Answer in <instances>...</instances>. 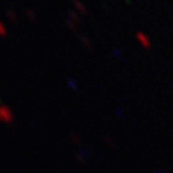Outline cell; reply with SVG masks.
Instances as JSON below:
<instances>
[{
	"mask_svg": "<svg viewBox=\"0 0 173 173\" xmlns=\"http://www.w3.org/2000/svg\"><path fill=\"white\" fill-rule=\"evenodd\" d=\"M68 19H71L75 25H81V16H79L75 11H70L68 13Z\"/></svg>",
	"mask_w": 173,
	"mask_h": 173,
	"instance_id": "6",
	"label": "cell"
},
{
	"mask_svg": "<svg viewBox=\"0 0 173 173\" xmlns=\"http://www.w3.org/2000/svg\"><path fill=\"white\" fill-rule=\"evenodd\" d=\"M5 14H7L8 19H10L13 23H18L19 22V16H18V14H16L15 10H13V8H8V10L5 11Z\"/></svg>",
	"mask_w": 173,
	"mask_h": 173,
	"instance_id": "3",
	"label": "cell"
},
{
	"mask_svg": "<svg viewBox=\"0 0 173 173\" xmlns=\"http://www.w3.org/2000/svg\"><path fill=\"white\" fill-rule=\"evenodd\" d=\"M136 40L139 41L140 44H142L143 48H147V49H150V48H151L150 38H149V37L146 36L145 33H142V31H138V33H136Z\"/></svg>",
	"mask_w": 173,
	"mask_h": 173,
	"instance_id": "2",
	"label": "cell"
},
{
	"mask_svg": "<svg viewBox=\"0 0 173 173\" xmlns=\"http://www.w3.org/2000/svg\"><path fill=\"white\" fill-rule=\"evenodd\" d=\"M25 14H26V16H27V18L31 20V22H36V20H37L36 13H34V10H31V8H26V10H25Z\"/></svg>",
	"mask_w": 173,
	"mask_h": 173,
	"instance_id": "7",
	"label": "cell"
},
{
	"mask_svg": "<svg viewBox=\"0 0 173 173\" xmlns=\"http://www.w3.org/2000/svg\"><path fill=\"white\" fill-rule=\"evenodd\" d=\"M70 139H71L72 142H74V143H75V145H77V146H81V145H82V139H81V138L78 136L77 134H74V132H72L71 135H70Z\"/></svg>",
	"mask_w": 173,
	"mask_h": 173,
	"instance_id": "9",
	"label": "cell"
},
{
	"mask_svg": "<svg viewBox=\"0 0 173 173\" xmlns=\"http://www.w3.org/2000/svg\"><path fill=\"white\" fill-rule=\"evenodd\" d=\"M14 120H15V116H14L13 109L5 104H0V121L4 124H13Z\"/></svg>",
	"mask_w": 173,
	"mask_h": 173,
	"instance_id": "1",
	"label": "cell"
},
{
	"mask_svg": "<svg viewBox=\"0 0 173 173\" xmlns=\"http://www.w3.org/2000/svg\"><path fill=\"white\" fill-rule=\"evenodd\" d=\"M74 5H75V8L79 11V13H82V14H85V15H87L89 14V11H87V8H86V5L83 4V3L81 2V0H74Z\"/></svg>",
	"mask_w": 173,
	"mask_h": 173,
	"instance_id": "4",
	"label": "cell"
},
{
	"mask_svg": "<svg viewBox=\"0 0 173 173\" xmlns=\"http://www.w3.org/2000/svg\"><path fill=\"white\" fill-rule=\"evenodd\" d=\"M105 142L108 143V146H109V147H115V146H116V145H115V142H113V140L110 139V138H108V136L105 138Z\"/></svg>",
	"mask_w": 173,
	"mask_h": 173,
	"instance_id": "11",
	"label": "cell"
},
{
	"mask_svg": "<svg viewBox=\"0 0 173 173\" xmlns=\"http://www.w3.org/2000/svg\"><path fill=\"white\" fill-rule=\"evenodd\" d=\"M0 37H7V29L3 25L2 20H0Z\"/></svg>",
	"mask_w": 173,
	"mask_h": 173,
	"instance_id": "10",
	"label": "cell"
},
{
	"mask_svg": "<svg viewBox=\"0 0 173 173\" xmlns=\"http://www.w3.org/2000/svg\"><path fill=\"white\" fill-rule=\"evenodd\" d=\"M79 40H81V42L83 44V45L86 46L87 49H93V46H94V45H93V42L89 38H87L86 36H83V34H79Z\"/></svg>",
	"mask_w": 173,
	"mask_h": 173,
	"instance_id": "5",
	"label": "cell"
},
{
	"mask_svg": "<svg viewBox=\"0 0 173 173\" xmlns=\"http://www.w3.org/2000/svg\"><path fill=\"white\" fill-rule=\"evenodd\" d=\"M64 23H66V26H67V27H68V29H71V30L74 31V33H78V26L75 25V23L72 22L71 19H68V18H67L66 20H64Z\"/></svg>",
	"mask_w": 173,
	"mask_h": 173,
	"instance_id": "8",
	"label": "cell"
}]
</instances>
